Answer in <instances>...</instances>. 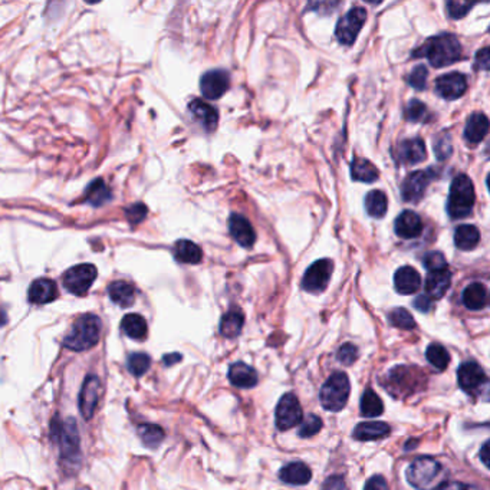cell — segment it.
Returning a JSON list of instances; mask_svg holds the SVG:
<instances>
[{"label": "cell", "mask_w": 490, "mask_h": 490, "mask_svg": "<svg viewBox=\"0 0 490 490\" xmlns=\"http://www.w3.org/2000/svg\"><path fill=\"white\" fill-rule=\"evenodd\" d=\"M416 58L424 56L434 68L449 67L462 56V45L452 34H443L427 41L419 51L414 52Z\"/></svg>", "instance_id": "cell-1"}, {"label": "cell", "mask_w": 490, "mask_h": 490, "mask_svg": "<svg viewBox=\"0 0 490 490\" xmlns=\"http://www.w3.org/2000/svg\"><path fill=\"white\" fill-rule=\"evenodd\" d=\"M101 326V320L97 315L87 313L79 316L74 322L69 334L63 338V346L75 353L91 350L100 341Z\"/></svg>", "instance_id": "cell-2"}, {"label": "cell", "mask_w": 490, "mask_h": 490, "mask_svg": "<svg viewBox=\"0 0 490 490\" xmlns=\"http://www.w3.org/2000/svg\"><path fill=\"white\" fill-rule=\"evenodd\" d=\"M407 479L419 490H436L446 480V469L433 457H419L410 465Z\"/></svg>", "instance_id": "cell-3"}, {"label": "cell", "mask_w": 490, "mask_h": 490, "mask_svg": "<svg viewBox=\"0 0 490 490\" xmlns=\"http://www.w3.org/2000/svg\"><path fill=\"white\" fill-rule=\"evenodd\" d=\"M474 188L471 180L460 174L450 186V194L447 200V212L453 219H463L471 213L474 205Z\"/></svg>", "instance_id": "cell-4"}, {"label": "cell", "mask_w": 490, "mask_h": 490, "mask_svg": "<svg viewBox=\"0 0 490 490\" xmlns=\"http://www.w3.org/2000/svg\"><path fill=\"white\" fill-rule=\"evenodd\" d=\"M351 392L350 378L345 372H334L321 388L320 400L325 410L328 411H341L348 403V397Z\"/></svg>", "instance_id": "cell-5"}, {"label": "cell", "mask_w": 490, "mask_h": 490, "mask_svg": "<svg viewBox=\"0 0 490 490\" xmlns=\"http://www.w3.org/2000/svg\"><path fill=\"white\" fill-rule=\"evenodd\" d=\"M52 434L58 441L62 460H68L69 463L79 460V433L74 419H68L63 423L55 419Z\"/></svg>", "instance_id": "cell-6"}, {"label": "cell", "mask_w": 490, "mask_h": 490, "mask_svg": "<svg viewBox=\"0 0 490 490\" xmlns=\"http://www.w3.org/2000/svg\"><path fill=\"white\" fill-rule=\"evenodd\" d=\"M414 367H395L388 372V391L395 395V399H401V395L413 394L417 388H420V379L423 377V371L416 370Z\"/></svg>", "instance_id": "cell-7"}, {"label": "cell", "mask_w": 490, "mask_h": 490, "mask_svg": "<svg viewBox=\"0 0 490 490\" xmlns=\"http://www.w3.org/2000/svg\"><path fill=\"white\" fill-rule=\"evenodd\" d=\"M98 271L97 267L91 263H84V265H76L65 272L63 275V287L67 288L71 293L76 296L85 295L89 288L92 287V283L97 279Z\"/></svg>", "instance_id": "cell-8"}, {"label": "cell", "mask_w": 490, "mask_h": 490, "mask_svg": "<svg viewBox=\"0 0 490 490\" xmlns=\"http://www.w3.org/2000/svg\"><path fill=\"white\" fill-rule=\"evenodd\" d=\"M302 407L298 397L292 392L285 394L276 405V427L280 432H287L302 421Z\"/></svg>", "instance_id": "cell-9"}, {"label": "cell", "mask_w": 490, "mask_h": 490, "mask_svg": "<svg viewBox=\"0 0 490 490\" xmlns=\"http://www.w3.org/2000/svg\"><path fill=\"white\" fill-rule=\"evenodd\" d=\"M367 19V10L362 8H354L339 19L335 35L342 45H353Z\"/></svg>", "instance_id": "cell-10"}, {"label": "cell", "mask_w": 490, "mask_h": 490, "mask_svg": "<svg viewBox=\"0 0 490 490\" xmlns=\"http://www.w3.org/2000/svg\"><path fill=\"white\" fill-rule=\"evenodd\" d=\"M457 379L460 388L471 395L480 394V391L486 388L487 384V377L485 370L474 361L463 362L462 366L458 367Z\"/></svg>", "instance_id": "cell-11"}, {"label": "cell", "mask_w": 490, "mask_h": 490, "mask_svg": "<svg viewBox=\"0 0 490 490\" xmlns=\"http://www.w3.org/2000/svg\"><path fill=\"white\" fill-rule=\"evenodd\" d=\"M334 265L329 259H321L309 266L302 279V288L308 292H322L329 283Z\"/></svg>", "instance_id": "cell-12"}, {"label": "cell", "mask_w": 490, "mask_h": 490, "mask_svg": "<svg viewBox=\"0 0 490 490\" xmlns=\"http://www.w3.org/2000/svg\"><path fill=\"white\" fill-rule=\"evenodd\" d=\"M101 391V381L97 375H87L82 384L81 392H79V411H81L85 421H89L95 414V408L98 405Z\"/></svg>", "instance_id": "cell-13"}, {"label": "cell", "mask_w": 490, "mask_h": 490, "mask_svg": "<svg viewBox=\"0 0 490 490\" xmlns=\"http://www.w3.org/2000/svg\"><path fill=\"white\" fill-rule=\"evenodd\" d=\"M434 177L433 170L414 171L408 174L401 186V196L405 201H419Z\"/></svg>", "instance_id": "cell-14"}, {"label": "cell", "mask_w": 490, "mask_h": 490, "mask_svg": "<svg viewBox=\"0 0 490 490\" xmlns=\"http://www.w3.org/2000/svg\"><path fill=\"white\" fill-rule=\"evenodd\" d=\"M229 87H230V76L226 71L216 69V71L205 72L201 76L200 89L208 100H219L220 97H223Z\"/></svg>", "instance_id": "cell-15"}, {"label": "cell", "mask_w": 490, "mask_h": 490, "mask_svg": "<svg viewBox=\"0 0 490 490\" xmlns=\"http://www.w3.org/2000/svg\"><path fill=\"white\" fill-rule=\"evenodd\" d=\"M436 89L443 98L457 100L463 97L467 89V78L460 72L446 74L437 79Z\"/></svg>", "instance_id": "cell-16"}, {"label": "cell", "mask_w": 490, "mask_h": 490, "mask_svg": "<svg viewBox=\"0 0 490 490\" xmlns=\"http://www.w3.org/2000/svg\"><path fill=\"white\" fill-rule=\"evenodd\" d=\"M394 157L400 163L405 164H417L424 162L427 157L424 141L420 138H411L399 142V146L394 148Z\"/></svg>", "instance_id": "cell-17"}, {"label": "cell", "mask_w": 490, "mask_h": 490, "mask_svg": "<svg viewBox=\"0 0 490 490\" xmlns=\"http://www.w3.org/2000/svg\"><path fill=\"white\" fill-rule=\"evenodd\" d=\"M394 229L401 239H414L423 232V221L420 216L413 210H404L395 219Z\"/></svg>", "instance_id": "cell-18"}, {"label": "cell", "mask_w": 490, "mask_h": 490, "mask_svg": "<svg viewBox=\"0 0 490 490\" xmlns=\"http://www.w3.org/2000/svg\"><path fill=\"white\" fill-rule=\"evenodd\" d=\"M229 229L233 239L243 247H250L256 241V233L250 221L241 214H232L229 220Z\"/></svg>", "instance_id": "cell-19"}, {"label": "cell", "mask_w": 490, "mask_h": 490, "mask_svg": "<svg viewBox=\"0 0 490 490\" xmlns=\"http://www.w3.org/2000/svg\"><path fill=\"white\" fill-rule=\"evenodd\" d=\"M58 298V287L52 279H36L29 288V300L32 304L43 305L49 304Z\"/></svg>", "instance_id": "cell-20"}, {"label": "cell", "mask_w": 490, "mask_h": 490, "mask_svg": "<svg viewBox=\"0 0 490 490\" xmlns=\"http://www.w3.org/2000/svg\"><path fill=\"white\" fill-rule=\"evenodd\" d=\"M394 287L401 295L416 293L421 287V278L414 267L403 266L394 275Z\"/></svg>", "instance_id": "cell-21"}, {"label": "cell", "mask_w": 490, "mask_h": 490, "mask_svg": "<svg viewBox=\"0 0 490 490\" xmlns=\"http://www.w3.org/2000/svg\"><path fill=\"white\" fill-rule=\"evenodd\" d=\"M229 379L234 387L252 388L259 381L256 370L245 362H234L229 370Z\"/></svg>", "instance_id": "cell-22"}, {"label": "cell", "mask_w": 490, "mask_h": 490, "mask_svg": "<svg viewBox=\"0 0 490 490\" xmlns=\"http://www.w3.org/2000/svg\"><path fill=\"white\" fill-rule=\"evenodd\" d=\"M452 283V274L447 269L430 272L425 279V293L430 299H440L446 295Z\"/></svg>", "instance_id": "cell-23"}, {"label": "cell", "mask_w": 490, "mask_h": 490, "mask_svg": "<svg viewBox=\"0 0 490 490\" xmlns=\"http://www.w3.org/2000/svg\"><path fill=\"white\" fill-rule=\"evenodd\" d=\"M188 109L208 131H213L217 126V121H219L217 109L209 105L208 102H204L201 100H193L188 104Z\"/></svg>", "instance_id": "cell-24"}, {"label": "cell", "mask_w": 490, "mask_h": 490, "mask_svg": "<svg viewBox=\"0 0 490 490\" xmlns=\"http://www.w3.org/2000/svg\"><path fill=\"white\" fill-rule=\"evenodd\" d=\"M279 476H280V480L285 483L300 486V485L309 483V480L312 478V471L305 463L295 462V463H289L285 466L279 471Z\"/></svg>", "instance_id": "cell-25"}, {"label": "cell", "mask_w": 490, "mask_h": 490, "mask_svg": "<svg viewBox=\"0 0 490 490\" xmlns=\"http://www.w3.org/2000/svg\"><path fill=\"white\" fill-rule=\"evenodd\" d=\"M388 434H390V425L383 421H364L359 423L354 430V437L361 441L379 440Z\"/></svg>", "instance_id": "cell-26"}, {"label": "cell", "mask_w": 490, "mask_h": 490, "mask_svg": "<svg viewBox=\"0 0 490 490\" xmlns=\"http://www.w3.org/2000/svg\"><path fill=\"white\" fill-rule=\"evenodd\" d=\"M108 293L111 300L121 308H129L135 300V289L131 283L125 280H117L109 285Z\"/></svg>", "instance_id": "cell-27"}, {"label": "cell", "mask_w": 490, "mask_h": 490, "mask_svg": "<svg viewBox=\"0 0 490 490\" xmlns=\"http://www.w3.org/2000/svg\"><path fill=\"white\" fill-rule=\"evenodd\" d=\"M463 304L470 311H480L487 305V289L483 283L474 282L463 291Z\"/></svg>", "instance_id": "cell-28"}, {"label": "cell", "mask_w": 490, "mask_h": 490, "mask_svg": "<svg viewBox=\"0 0 490 490\" xmlns=\"http://www.w3.org/2000/svg\"><path fill=\"white\" fill-rule=\"evenodd\" d=\"M489 131V120L482 113H474L467 120L466 129H465V138L471 142V144H478L480 142Z\"/></svg>", "instance_id": "cell-29"}, {"label": "cell", "mask_w": 490, "mask_h": 490, "mask_svg": "<svg viewBox=\"0 0 490 490\" xmlns=\"http://www.w3.org/2000/svg\"><path fill=\"white\" fill-rule=\"evenodd\" d=\"M121 328L126 337H130L137 341H142L147 337L148 326L147 321L138 313H129L124 316L121 322Z\"/></svg>", "instance_id": "cell-30"}, {"label": "cell", "mask_w": 490, "mask_h": 490, "mask_svg": "<svg viewBox=\"0 0 490 490\" xmlns=\"http://www.w3.org/2000/svg\"><path fill=\"white\" fill-rule=\"evenodd\" d=\"M480 242V232L473 225H462L454 232V243L460 250H471Z\"/></svg>", "instance_id": "cell-31"}, {"label": "cell", "mask_w": 490, "mask_h": 490, "mask_svg": "<svg viewBox=\"0 0 490 490\" xmlns=\"http://www.w3.org/2000/svg\"><path fill=\"white\" fill-rule=\"evenodd\" d=\"M245 324V315L239 309L229 311L220 322V332L221 335L232 339L236 338L242 332Z\"/></svg>", "instance_id": "cell-32"}, {"label": "cell", "mask_w": 490, "mask_h": 490, "mask_svg": "<svg viewBox=\"0 0 490 490\" xmlns=\"http://www.w3.org/2000/svg\"><path fill=\"white\" fill-rule=\"evenodd\" d=\"M174 256L181 263L196 265L201 260V249L192 241H179L174 246Z\"/></svg>", "instance_id": "cell-33"}, {"label": "cell", "mask_w": 490, "mask_h": 490, "mask_svg": "<svg viewBox=\"0 0 490 490\" xmlns=\"http://www.w3.org/2000/svg\"><path fill=\"white\" fill-rule=\"evenodd\" d=\"M359 407L361 414L367 419H375L384 413V404L372 390L364 391Z\"/></svg>", "instance_id": "cell-34"}, {"label": "cell", "mask_w": 490, "mask_h": 490, "mask_svg": "<svg viewBox=\"0 0 490 490\" xmlns=\"http://www.w3.org/2000/svg\"><path fill=\"white\" fill-rule=\"evenodd\" d=\"M351 176L357 181L372 183L378 179V170L366 158H355L351 164Z\"/></svg>", "instance_id": "cell-35"}, {"label": "cell", "mask_w": 490, "mask_h": 490, "mask_svg": "<svg viewBox=\"0 0 490 490\" xmlns=\"http://www.w3.org/2000/svg\"><path fill=\"white\" fill-rule=\"evenodd\" d=\"M138 436L144 443V446L150 449H155L162 445L164 440V430L157 424H141L138 427Z\"/></svg>", "instance_id": "cell-36"}, {"label": "cell", "mask_w": 490, "mask_h": 490, "mask_svg": "<svg viewBox=\"0 0 490 490\" xmlns=\"http://www.w3.org/2000/svg\"><path fill=\"white\" fill-rule=\"evenodd\" d=\"M366 209L375 219L384 217L387 213V196L379 190H372L366 197Z\"/></svg>", "instance_id": "cell-37"}, {"label": "cell", "mask_w": 490, "mask_h": 490, "mask_svg": "<svg viewBox=\"0 0 490 490\" xmlns=\"http://www.w3.org/2000/svg\"><path fill=\"white\" fill-rule=\"evenodd\" d=\"M425 357L432 366L438 371H445L449 367L450 354L446 348L440 344L429 345V348H427L425 351Z\"/></svg>", "instance_id": "cell-38"}, {"label": "cell", "mask_w": 490, "mask_h": 490, "mask_svg": "<svg viewBox=\"0 0 490 490\" xmlns=\"http://www.w3.org/2000/svg\"><path fill=\"white\" fill-rule=\"evenodd\" d=\"M109 197H111L109 188L101 179L92 181L85 194V199L93 205V208H100V205H102L109 200Z\"/></svg>", "instance_id": "cell-39"}, {"label": "cell", "mask_w": 490, "mask_h": 490, "mask_svg": "<svg viewBox=\"0 0 490 490\" xmlns=\"http://www.w3.org/2000/svg\"><path fill=\"white\" fill-rule=\"evenodd\" d=\"M404 115H405V120H408L411 122H425L430 120L429 109H427V107L419 100H411L408 102V105L405 107V111H404Z\"/></svg>", "instance_id": "cell-40"}, {"label": "cell", "mask_w": 490, "mask_h": 490, "mask_svg": "<svg viewBox=\"0 0 490 490\" xmlns=\"http://www.w3.org/2000/svg\"><path fill=\"white\" fill-rule=\"evenodd\" d=\"M388 320H390L391 325H394L395 328H400V329H414L416 328V321L413 318V315H411L404 308H397V309L391 311V313L388 315Z\"/></svg>", "instance_id": "cell-41"}, {"label": "cell", "mask_w": 490, "mask_h": 490, "mask_svg": "<svg viewBox=\"0 0 490 490\" xmlns=\"http://www.w3.org/2000/svg\"><path fill=\"white\" fill-rule=\"evenodd\" d=\"M150 366H151V359L147 354L135 353L129 357V370L135 377L144 375L148 371Z\"/></svg>", "instance_id": "cell-42"}, {"label": "cell", "mask_w": 490, "mask_h": 490, "mask_svg": "<svg viewBox=\"0 0 490 490\" xmlns=\"http://www.w3.org/2000/svg\"><path fill=\"white\" fill-rule=\"evenodd\" d=\"M321 429H322V420H321L318 416L309 414V416L302 421V424H300L299 436H300V437H312V436H315L316 433H320Z\"/></svg>", "instance_id": "cell-43"}, {"label": "cell", "mask_w": 490, "mask_h": 490, "mask_svg": "<svg viewBox=\"0 0 490 490\" xmlns=\"http://www.w3.org/2000/svg\"><path fill=\"white\" fill-rule=\"evenodd\" d=\"M423 263L425 269H429L430 272L434 271H441V269H446V258L441 252H429L423 259Z\"/></svg>", "instance_id": "cell-44"}, {"label": "cell", "mask_w": 490, "mask_h": 490, "mask_svg": "<svg viewBox=\"0 0 490 490\" xmlns=\"http://www.w3.org/2000/svg\"><path fill=\"white\" fill-rule=\"evenodd\" d=\"M427 78H429V71L425 67L419 65L408 75V84L416 89H424L427 85Z\"/></svg>", "instance_id": "cell-45"}, {"label": "cell", "mask_w": 490, "mask_h": 490, "mask_svg": "<svg viewBox=\"0 0 490 490\" xmlns=\"http://www.w3.org/2000/svg\"><path fill=\"white\" fill-rule=\"evenodd\" d=\"M357 358H358V350L353 344H344L337 353V359L342 362L344 366H351Z\"/></svg>", "instance_id": "cell-46"}, {"label": "cell", "mask_w": 490, "mask_h": 490, "mask_svg": "<svg viewBox=\"0 0 490 490\" xmlns=\"http://www.w3.org/2000/svg\"><path fill=\"white\" fill-rule=\"evenodd\" d=\"M474 6V3L466 2H447V12L453 19H462L463 16L469 13V10Z\"/></svg>", "instance_id": "cell-47"}, {"label": "cell", "mask_w": 490, "mask_h": 490, "mask_svg": "<svg viewBox=\"0 0 490 490\" xmlns=\"http://www.w3.org/2000/svg\"><path fill=\"white\" fill-rule=\"evenodd\" d=\"M434 148H436V155L437 158H440V160H446V158L452 154V144H450V138L449 137H438L437 141H436V144H434Z\"/></svg>", "instance_id": "cell-48"}, {"label": "cell", "mask_w": 490, "mask_h": 490, "mask_svg": "<svg viewBox=\"0 0 490 490\" xmlns=\"http://www.w3.org/2000/svg\"><path fill=\"white\" fill-rule=\"evenodd\" d=\"M146 214H147V208L144 204H134L129 210H126V217H129V220L133 221V223L141 221L146 217Z\"/></svg>", "instance_id": "cell-49"}, {"label": "cell", "mask_w": 490, "mask_h": 490, "mask_svg": "<svg viewBox=\"0 0 490 490\" xmlns=\"http://www.w3.org/2000/svg\"><path fill=\"white\" fill-rule=\"evenodd\" d=\"M474 68L478 71H487L489 69V47H483L476 54V62H474Z\"/></svg>", "instance_id": "cell-50"}, {"label": "cell", "mask_w": 490, "mask_h": 490, "mask_svg": "<svg viewBox=\"0 0 490 490\" xmlns=\"http://www.w3.org/2000/svg\"><path fill=\"white\" fill-rule=\"evenodd\" d=\"M364 490H388V485L383 476H372Z\"/></svg>", "instance_id": "cell-51"}, {"label": "cell", "mask_w": 490, "mask_h": 490, "mask_svg": "<svg viewBox=\"0 0 490 490\" xmlns=\"http://www.w3.org/2000/svg\"><path fill=\"white\" fill-rule=\"evenodd\" d=\"M436 490H480L479 487L473 486V485H466V483H460V482H452V483H443L441 486H438Z\"/></svg>", "instance_id": "cell-52"}, {"label": "cell", "mask_w": 490, "mask_h": 490, "mask_svg": "<svg viewBox=\"0 0 490 490\" xmlns=\"http://www.w3.org/2000/svg\"><path fill=\"white\" fill-rule=\"evenodd\" d=\"M414 307L421 311V312H429L432 308V299H429L427 296H417L414 300Z\"/></svg>", "instance_id": "cell-53"}, {"label": "cell", "mask_w": 490, "mask_h": 490, "mask_svg": "<svg viewBox=\"0 0 490 490\" xmlns=\"http://www.w3.org/2000/svg\"><path fill=\"white\" fill-rule=\"evenodd\" d=\"M489 449H490V445H489V441H486L485 443V445H483V447H482V450H480V458H482V462H483V465L486 466V467H489Z\"/></svg>", "instance_id": "cell-54"}, {"label": "cell", "mask_w": 490, "mask_h": 490, "mask_svg": "<svg viewBox=\"0 0 490 490\" xmlns=\"http://www.w3.org/2000/svg\"><path fill=\"white\" fill-rule=\"evenodd\" d=\"M181 359V355L180 354H168V355H164L163 361L166 366H172V364H176Z\"/></svg>", "instance_id": "cell-55"}, {"label": "cell", "mask_w": 490, "mask_h": 490, "mask_svg": "<svg viewBox=\"0 0 490 490\" xmlns=\"http://www.w3.org/2000/svg\"><path fill=\"white\" fill-rule=\"evenodd\" d=\"M8 322V315L3 309H0V326L5 325Z\"/></svg>", "instance_id": "cell-56"}]
</instances>
